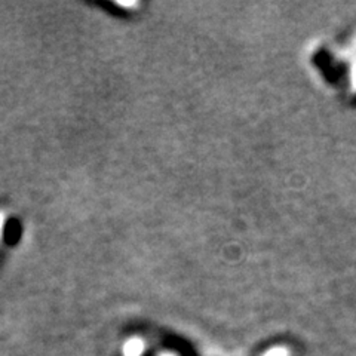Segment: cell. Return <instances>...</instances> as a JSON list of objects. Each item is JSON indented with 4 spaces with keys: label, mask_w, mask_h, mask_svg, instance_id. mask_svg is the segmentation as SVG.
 <instances>
[{
    "label": "cell",
    "mask_w": 356,
    "mask_h": 356,
    "mask_svg": "<svg viewBox=\"0 0 356 356\" xmlns=\"http://www.w3.org/2000/svg\"><path fill=\"white\" fill-rule=\"evenodd\" d=\"M2 229H3V217L0 215V233H2Z\"/></svg>",
    "instance_id": "1"
}]
</instances>
